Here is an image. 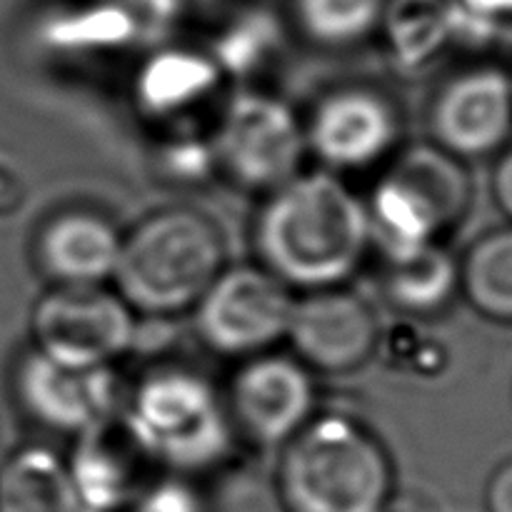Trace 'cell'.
Here are the masks:
<instances>
[{
    "label": "cell",
    "instance_id": "6da1fadb",
    "mask_svg": "<svg viewBox=\"0 0 512 512\" xmlns=\"http://www.w3.org/2000/svg\"><path fill=\"white\" fill-rule=\"evenodd\" d=\"M253 245L260 265L290 290L340 288L370 250L365 200L333 173L295 175L265 195Z\"/></svg>",
    "mask_w": 512,
    "mask_h": 512
},
{
    "label": "cell",
    "instance_id": "7a4b0ae2",
    "mask_svg": "<svg viewBox=\"0 0 512 512\" xmlns=\"http://www.w3.org/2000/svg\"><path fill=\"white\" fill-rule=\"evenodd\" d=\"M275 488L285 512H390L395 468L363 423L325 413L283 445Z\"/></svg>",
    "mask_w": 512,
    "mask_h": 512
},
{
    "label": "cell",
    "instance_id": "3957f363",
    "mask_svg": "<svg viewBox=\"0 0 512 512\" xmlns=\"http://www.w3.org/2000/svg\"><path fill=\"white\" fill-rule=\"evenodd\" d=\"M225 270L218 225L193 208H163L123 235L115 288L133 313H185Z\"/></svg>",
    "mask_w": 512,
    "mask_h": 512
},
{
    "label": "cell",
    "instance_id": "277c9868",
    "mask_svg": "<svg viewBox=\"0 0 512 512\" xmlns=\"http://www.w3.org/2000/svg\"><path fill=\"white\" fill-rule=\"evenodd\" d=\"M120 428L145 463L180 478L223 465L235 440L225 398L205 375L188 368L145 375L125 403Z\"/></svg>",
    "mask_w": 512,
    "mask_h": 512
},
{
    "label": "cell",
    "instance_id": "5b68a950",
    "mask_svg": "<svg viewBox=\"0 0 512 512\" xmlns=\"http://www.w3.org/2000/svg\"><path fill=\"white\" fill-rule=\"evenodd\" d=\"M473 178L463 160L433 143L410 145L365 200L370 248L383 260L443 243L473 208Z\"/></svg>",
    "mask_w": 512,
    "mask_h": 512
},
{
    "label": "cell",
    "instance_id": "8992f818",
    "mask_svg": "<svg viewBox=\"0 0 512 512\" xmlns=\"http://www.w3.org/2000/svg\"><path fill=\"white\" fill-rule=\"evenodd\" d=\"M218 170L250 193H265L303 173L305 125L285 100L243 90L225 103L213 138Z\"/></svg>",
    "mask_w": 512,
    "mask_h": 512
},
{
    "label": "cell",
    "instance_id": "52a82bcc",
    "mask_svg": "<svg viewBox=\"0 0 512 512\" xmlns=\"http://www.w3.org/2000/svg\"><path fill=\"white\" fill-rule=\"evenodd\" d=\"M30 335L45 358L103 368L133 348L138 323L130 305L103 285H53L33 305Z\"/></svg>",
    "mask_w": 512,
    "mask_h": 512
},
{
    "label": "cell",
    "instance_id": "ba28073f",
    "mask_svg": "<svg viewBox=\"0 0 512 512\" xmlns=\"http://www.w3.org/2000/svg\"><path fill=\"white\" fill-rule=\"evenodd\" d=\"M295 295L263 265L225 268L193 308L195 333L215 355L248 360L288 333Z\"/></svg>",
    "mask_w": 512,
    "mask_h": 512
},
{
    "label": "cell",
    "instance_id": "9c48e42d",
    "mask_svg": "<svg viewBox=\"0 0 512 512\" xmlns=\"http://www.w3.org/2000/svg\"><path fill=\"white\" fill-rule=\"evenodd\" d=\"M13 393L20 410L35 425L68 438L105 428L123 405L113 365H65L33 348L15 365Z\"/></svg>",
    "mask_w": 512,
    "mask_h": 512
},
{
    "label": "cell",
    "instance_id": "30bf717a",
    "mask_svg": "<svg viewBox=\"0 0 512 512\" xmlns=\"http://www.w3.org/2000/svg\"><path fill=\"white\" fill-rule=\"evenodd\" d=\"M430 143L453 158L483 160L512 138V73L500 63H473L443 80L430 100Z\"/></svg>",
    "mask_w": 512,
    "mask_h": 512
},
{
    "label": "cell",
    "instance_id": "8fae6325",
    "mask_svg": "<svg viewBox=\"0 0 512 512\" xmlns=\"http://www.w3.org/2000/svg\"><path fill=\"white\" fill-rule=\"evenodd\" d=\"M225 405L235 433L258 448H283L315 418L313 370L295 355H255L235 370Z\"/></svg>",
    "mask_w": 512,
    "mask_h": 512
},
{
    "label": "cell",
    "instance_id": "7c38bea8",
    "mask_svg": "<svg viewBox=\"0 0 512 512\" xmlns=\"http://www.w3.org/2000/svg\"><path fill=\"white\" fill-rule=\"evenodd\" d=\"M303 125L310 153L345 173L385 163L403 135L398 105L368 85H345L323 95Z\"/></svg>",
    "mask_w": 512,
    "mask_h": 512
},
{
    "label": "cell",
    "instance_id": "4fadbf2b",
    "mask_svg": "<svg viewBox=\"0 0 512 512\" xmlns=\"http://www.w3.org/2000/svg\"><path fill=\"white\" fill-rule=\"evenodd\" d=\"M285 340L310 370L340 375L363 368L378 353L383 328L373 305L340 285L295 298Z\"/></svg>",
    "mask_w": 512,
    "mask_h": 512
},
{
    "label": "cell",
    "instance_id": "5bb4252c",
    "mask_svg": "<svg viewBox=\"0 0 512 512\" xmlns=\"http://www.w3.org/2000/svg\"><path fill=\"white\" fill-rule=\"evenodd\" d=\"M123 235L108 218L90 210L53 215L35 235L33 255L53 285H103L113 280Z\"/></svg>",
    "mask_w": 512,
    "mask_h": 512
},
{
    "label": "cell",
    "instance_id": "9a60e30c",
    "mask_svg": "<svg viewBox=\"0 0 512 512\" xmlns=\"http://www.w3.org/2000/svg\"><path fill=\"white\" fill-rule=\"evenodd\" d=\"M143 455L135 450L120 428V438L110 425L75 438L65 458L75 498L83 512H125L138 498Z\"/></svg>",
    "mask_w": 512,
    "mask_h": 512
},
{
    "label": "cell",
    "instance_id": "2e32d148",
    "mask_svg": "<svg viewBox=\"0 0 512 512\" xmlns=\"http://www.w3.org/2000/svg\"><path fill=\"white\" fill-rule=\"evenodd\" d=\"M223 73L210 55L193 50H160L135 78V103L153 118H180L218 90Z\"/></svg>",
    "mask_w": 512,
    "mask_h": 512
},
{
    "label": "cell",
    "instance_id": "e0dca14e",
    "mask_svg": "<svg viewBox=\"0 0 512 512\" xmlns=\"http://www.w3.org/2000/svg\"><path fill=\"white\" fill-rule=\"evenodd\" d=\"M383 293L408 318H430L450 308L460 293V263L443 243L385 260Z\"/></svg>",
    "mask_w": 512,
    "mask_h": 512
},
{
    "label": "cell",
    "instance_id": "ac0fdd59",
    "mask_svg": "<svg viewBox=\"0 0 512 512\" xmlns=\"http://www.w3.org/2000/svg\"><path fill=\"white\" fill-rule=\"evenodd\" d=\"M0 512H83L65 458L43 445L15 450L0 465Z\"/></svg>",
    "mask_w": 512,
    "mask_h": 512
},
{
    "label": "cell",
    "instance_id": "d6986e66",
    "mask_svg": "<svg viewBox=\"0 0 512 512\" xmlns=\"http://www.w3.org/2000/svg\"><path fill=\"white\" fill-rule=\"evenodd\" d=\"M460 263V295L485 320L512 325V225L480 235Z\"/></svg>",
    "mask_w": 512,
    "mask_h": 512
},
{
    "label": "cell",
    "instance_id": "ffe728a7",
    "mask_svg": "<svg viewBox=\"0 0 512 512\" xmlns=\"http://www.w3.org/2000/svg\"><path fill=\"white\" fill-rule=\"evenodd\" d=\"M388 0H295V20L305 38L323 48H348L383 25Z\"/></svg>",
    "mask_w": 512,
    "mask_h": 512
},
{
    "label": "cell",
    "instance_id": "44dd1931",
    "mask_svg": "<svg viewBox=\"0 0 512 512\" xmlns=\"http://www.w3.org/2000/svg\"><path fill=\"white\" fill-rule=\"evenodd\" d=\"M275 33L270 23H260V20H248L243 25H235L230 33L220 38L215 45V53L210 58L215 60L218 70L225 75H235V78H245L253 75L273 58L275 50Z\"/></svg>",
    "mask_w": 512,
    "mask_h": 512
},
{
    "label": "cell",
    "instance_id": "7402d4cb",
    "mask_svg": "<svg viewBox=\"0 0 512 512\" xmlns=\"http://www.w3.org/2000/svg\"><path fill=\"white\" fill-rule=\"evenodd\" d=\"M160 168H163V178L168 180V183H205V178H208L213 170H218L213 140L190 138V135L170 140V143L163 145V150H160Z\"/></svg>",
    "mask_w": 512,
    "mask_h": 512
},
{
    "label": "cell",
    "instance_id": "603a6c76",
    "mask_svg": "<svg viewBox=\"0 0 512 512\" xmlns=\"http://www.w3.org/2000/svg\"><path fill=\"white\" fill-rule=\"evenodd\" d=\"M125 512H208V505L193 480L170 475L145 485Z\"/></svg>",
    "mask_w": 512,
    "mask_h": 512
},
{
    "label": "cell",
    "instance_id": "cb8c5ba5",
    "mask_svg": "<svg viewBox=\"0 0 512 512\" xmlns=\"http://www.w3.org/2000/svg\"><path fill=\"white\" fill-rule=\"evenodd\" d=\"M485 512H512V458L503 460L485 483Z\"/></svg>",
    "mask_w": 512,
    "mask_h": 512
},
{
    "label": "cell",
    "instance_id": "d4e9b609",
    "mask_svg": "<svg viewBox=\"0 0 512 512\" xmlns=\"http://www.w3.org/2000/svg\"><path fill=\"white\" fill-rule=\"evenodd\" d=\"M490 193H493V200L495 205H498L500 213H503L512 225V145L498 153L493 178H490Z\"/></svg>",
    "mask_w": 512,
    "mask_h": 512
},
{
    "label": "cell",
    "instance_id": "484cf974",
    "mask_svg": "<svg viewBox=\"0 0 512 512\" xmlns=\"http://www.w3.org/2000/svg\"><path fill=\"white\" fill-rule=\"evenodd\" d=\"M460 5L478 20H512V0H460Z\"/></svg>",
    "mask_w": 512,
    "mask_h": 512
}]
</instances>
